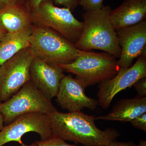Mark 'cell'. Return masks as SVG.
I'll use <instances>...</instances> for the list:
<instances>
[{"mask_svg": "<svg viewBox=\"0 0 146 146\" xmlns=\"http://www.w3.org/2000/svg\"><path fill=\"white\" fill-rule=\"evenodd\" d=\"M48 115L52 135L65 141L84 146H107L120 135L115 129L102 131L98 128L95 123L96 117L81 111L62 113L56 110Z\"/></svg>", "mask_w": 146, "mask_h": 146, "instance_id": "cell-1", "label": "cell"}, {"mask_svg": "<svg viewBox=\"0 0 146 146\" xmlns=\"http://www.w3.org/2000/svg\"><path fill=\"white\" fill-rule=\"evenodd\" d=\"M111 9L108 5L82 14L83 31L74 45L78 49L88 51L100 50L119 58L121 49L118 43L117 32L110 19Z\"/></svg>", "mask_w": 146, "mask_h": 146, "instance_id": "cell-2", "label": "cell"}, {"mask_svg": "<svg viewBox=\"0 0 146 146\" xmlns=\"http://www.w3.org/2000/svg\"><path fill=\"white\" fill-rule=\"evenodd\" d=\"M58 66L75 74L76 78L84 88L111 79L120 68L116 58L108 53L81 50L79 56L72 62Z\"/></svg>", "mask_w": 146, "mask_h": 146, "instance_id": "cell-3", "label": "cell"}, {"mask_svg": "<svg viewBox=\"0 0 146 146\" xmlns=\"http://www.w3.org/2000/svg\"><path fill=\"white\" fill-rule=\"evenodd\" d=\"M30 43V49L34 58L52 65L72 63L80 53V50L63 36L40 26L32 28Z\"/></svg>", "mask_w": 146, "mask_h": 146, "instance_id": "cell-4", "label": "cell"}, {"mask_svg": "<svg viewBox=\"0 0 146 146\" xmlns=\"http://www.w3.org/2000/svg\"><path fill=\"white\" fill-rule=\"evenodd\" d=\"M30 17L38 25L53 29L74 45L83 31L84 22L77 20L69 8L55 6L52 0H45L32 9Z\"/></svg>", "mask_w": 146, "mask_h": 146, "instance_id": "cell-5", "label": "cell"}, {"mask_svg": "<svg viewBox=\"0 0 146 146\" xmlns=\"http://www.w3.org/2000/svg\"><path fill=\"white\" fill-rule=\"evenodd\" d=\"M56 110L51 100L44 96L31 80L12 97L0 104V112L7 123L26 113L40 112L48 115Z\"/></svg>", "mask_w": 146, "mask_h": 146, "instance_id": "cell-6", "label": "cell"}, {"mask_svg": "<svg viewBox=\"0 0 146 146\" xmlns=\"http://www.w3.org/2000/svg\"><path fill=\"white\" fill-rule=\"evenodd\" d=\"M34 58L28 48L0 66V102L8 100L31 80V66Z\"/></svg>", "mask_w": 146, "mask_h": 146, "instance_id": "cell-7", "label": "cell"}, {"mask_svg": "<svg viewBox=\"0 0 146 146\" xmlns=\"http://www.w3.org/2000/svg\"><path fill=\"white\" fill-rule=\"evenodd\" d=\"M145 77L146 54H144L138 57L136 63L130 68H120L114 78L100 83L97 95L98 105L104 109H107L117 94Z\"/></svg>", "mask_w": 146, "mask_h": 146, "instance_id": "cell-8", "label": "cell"}, {"mask_svg": "<svg viewBox=\"0 0 146 146\" xmlns=\"http://www.w3.org/2000/svg\"><path fill=\"white\" fill-rule=\"evenodd\" d=\"M30 132L39 134L42 141L51 138L53 135L48 115L30 112L19 116L0 131V146L12 141L22 145V136Z\"/></svg>", "mask_w": 146, "mask_h": 146, "instance_id": "cell-9", "label": "cell"}, {"mask_svg": "<svg viewBox=\"0 0 146 146\" xmlns=\"http://www.w3.org/2000/svg\"><path fill=\"white\" fill-rule=\"evenodd\" d=\"M116 32L121 49L118 64L120 68H130L134 59L146 54V21L120 29Z\"/></svg>", "mask_w": 146, "mask_h": 146, "instance_id": "cell-10", "label": "cell"}, {"mask_svg": "<svg viewBox=\"0 0 146 146\" xmlns=\"http://www.w3.org/2000/svg\"><path fill=\"white\" fill-rule=\"evenodd\" d=\"M85 89L76 79L65 76L60 81L56 102L69 112L80 111L84 108L94 111L98 105V100L87 96L84 93Z\"/></svg>", "mask_w": 146, "mask_h": 146, "instance_id": "cell-11", "label": "cell"}, {"mask_svg": "<svg viewBox=\"0 0 146 146\" xmlns=\"http://www.w3.org/2000/svg\"><path fill=\"white\" fill-rule=\"evenodd\" d=\"M63 70L34 58L30 68L31 80L48 99L56 97L60 81L65 76Z\"/></svg>", "mask_w": 146, "mask_h": 146, "instance_id": "cell-12", "label": "cell"}, {"mask_svg": "<svg viewBox=\"0 0 146 146\" xmlns=\"http://www.w3.org/2000/svg\"><path fill=\"white\" fill-rule=\"evenodd\" d=\"M146 16V0H124L109 15L116 31L144 21Z\"/></svg>", "mask_w": 146, "mask_h": 146, "instance_id": "cell-13", "label": "cell"}, {"mask_svg": "<svg viewBox=\"0 0 146 146\" xmlns=\"http://www.w3.org/2000/svg\"><path fill=\"white\" fill-rule=\"evenodd\" d=\"M145 112L146 97L137 95L133 98L120 100L115 105L110 113L106 115L96 117L95 120L126 122Z\"/></svg>", "mask_w": 146, "mask_h": 146, "instance_id": "cell-14", "label": "cell"}, {"mask_svg": "<svg viewBox=\"0 0 146 146\" xmlns=\"http://www.w3.org/2000/svg\"><path fill=\"white\" fill-rule=\"evenodd\" d=\"M30 26L19 31L7 33L0 42V66L22 50L30 46Z\"/></svg>", "mask_w": 146, "mask_h": 146, "instance_id": "cell-15", "label": "cell"}, {"mask_svg": "<svg viewBox=\"0 0 146 146\" xmlns=\"http://www.w3.org/2000/svg\"><path fill=\"white\" fill-rule=\"evenodd\" d=\"M31 18L23 9L17 5H7L0 11V26L7 33L18 31L30 26Z\"/></svg>", "mask_w": 146, "mask_h": 146, "instance_id": "cell-16", "label": "cell"}, {"mask_svg": "<svg viewBox=\"0 0 146 146\" xmlns=\"http://www.w3.org/2000/svg\"><path fill=\"white\" fill-rule=\"evenodd\" d=\"M22 146H82L75 145H70L67 143L65 141L61 138H58L54 136H52L51 138L39 141H36L30 145H27L23 144Z\"/></svg>", "mask_w": 146, "mask_h": 146, "instance_id": "cell-17", "label": "cell"}, {"mask_svg": "<svg viewBox=\"0 0 146 146\" xmlns=\"http://www.w3.org/2000/svg\"><path fill=\"white\" fill-rule=\"evenodd\" d=\"M79 5L85 11H90L102 8L104 0H79Z\"/></svg>", "mask_w": 146, "mask_h": 146, "instance_id": "cell-18", "label": "cell"}, {"mask_svg": "<svg viewBox=\"0 0 146 146\" xmlns=\"http://www.w3.org/2000/svg\"><path fill=\"white\" fill-rule=\"evenodd\" d=\"M130 122L134 127L146 132V112L134 118Z\"/></svg>", "mask_w": 146, "mask_h": 146, "instance_id": "cell-19", "label": "cell"}, {"mask_svg": "<svg viewBox=\"0 0 146 146\" xmlns=\"http://www.w3.org/2000/svg\"><path fill=\"white\" fill-rule=\"evenodd\" d=\"M56 5L63 6L64 7L69 8L71 11L74 10L79 5V0H54Z\"/></svg>", "mask_w": 146, "mask_h": 146, "instance_id": "cell-20", "label": "cell"}, {"mask_svg": "<svg viewBox=\"0 0 146 146\" xmlns=\"http://www.w3.org/2000/svg\"><path fill=\"white\" fill-rule=\"evenodd\" d=\"M138 93V96L144 97L146 96V77L139 80L133 85Z\"/></svg>", "mask_w": 146, "mask_h": 146, "instance_id": "cell-21", "label": "cell"}, {"mask_svg": "<svg viewBox=\"0 0 146 146\" xmlns=\"http://www.w3.org/2000/svg\"><path fill=\"white\" fill-rule=\"evenodd\" d=\"M107 146H141V144L137 145L131 141L128 142H120L116 141L111 142Z\"/></svg>", "mask_w": 146, "mask_h": 146, "instance_id": "cell-22", "label": "cell"}, {"mask_svg": "<svg viewBox=\"0 0 146 146\" xmlns=\"http://www.w3.org/2000/svg\"><path fill=\"white\" fill-rule=\"evenodd\" d=\"M45 0H28L29 5L32 9L38 7Z\"/></svg>", "mask_w": 146, "mask_h": 146, "instance_id": "cell-23", "label": "cell"}, {"mask_svg": "<svg viewBox=\"0 0 146 146\" xmlns=\"http://www.w3.org/2000/svg\"><path fill=\"white\" fill-rule=\"evenodd\" d=\"M7 33V31H6L4 29H3L0 26V42H1V39H2L3 36L6 33Z\"/></svg>", "mask_w": 146, "mask_h": 146, "instance_id": "cell-24", "label": "cell"}, {"mask_svg": "<svg viewBox=\"0 0 146 146\" xmlns=\"http://www.w3.org/2000/svg\"><path fill=\"white\" fill-rule=\"evenodd\" d=\"M7 5L6 0H0V11L3 9Z\"/></svg>", "mask_w": 146, "mask_h": 146, "instance_id": "cell-25", "label": "cell"}, {"mask_svg": "<svg viewBox=\"0 0 146 146\" xmlns=\"http://www.w3.org/2000/svg\"><path fill=\"white\" fill-rule=\"evenodd\" d=\"M4 122L3 117L2 113L0 112V131L2 130L4 127L3 126V123Z\"/></svg>", "mask_w": 146, "mask_h": 146, "instance_id": "cell-26", "label": "cell"}, {"mask_svg": "<svg viewBox=\"0 0 146 146\" xmlns=\"http://www.w3.org/2000/svg\"><path fill=\"white\" fill-rule=\"evenodd\" d=\"M7 2V5H12L17 4V2L19 0H6Z\"/></svg>", "mask_w": 146, "mask_h": 146, "instance_id": "cell-27", "label": "cell"}, {"mask_svg": "<svg viewBox=\"0 0 146 146\" xmlns=\"http://www.w3.org/2000/svg\"><path fill=\"white\" fill-rule=\"evenodd\" d=\"M140 143L141 144V146H146V141H141Z\"/></svg>", "mask_w": 146, "mask_h": 146, "instance_id": "cell-28", "label": "cell"}, {"mask_svg": "<svg viewBox=\"0 0 146 146\" xmlns=\"http://www.w3.org/2000/svg\"><path fill=\"white\" fill-rule=\"evenodd\" d=\"M1 102H0V104H1Z\"/></svg>", "mask_w": 146, "mask_h": 146, "instance_id": "cell-29", "label": "cell"}]
</instances>
